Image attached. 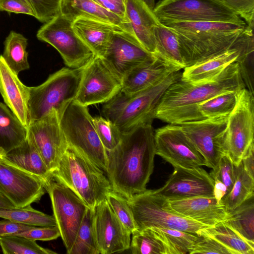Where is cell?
<instances>
[{
  "mask_svg": "<svg viewBox=\"0 0 254 254\" xmlns=\"http://www.w3.org/2000/svg\"><path fill=\"white\" fill-rule=\"evenodd\" d=\"M72 22L61 14L44 23L37 38L55 48L70 68L82 69L95 55L74 31Z\"/></svg>",
  "mask_w": 254,
  "mask_h": 254,
  "instance_id": "obj_11",
  "label": "cell"
},
{
  "mask_svg": "<svg viewBox=\"0 0 254 254\" xmlns=\"http://www.w3.org/2000/svg\"><path fill=\"white\" fill-rule=\"evenodd\" d=\"M226 221L244 238L254 243V195L229 212Z\"/></svg>",
  "mask_w": 254,
  "mask_h": 254,
  "instance_id": "obj_33",
  "label": "cell"
},
{
  "mask_svg": "<svg viewBox=\"0 0 254 254\" xmlns=\"http://www.w3.org/2000/svg\"><path fill=\"white\" fill-rule=\"evenodd\" d=\"M193 254H234L217 240L205 235H201L190 252Z\"/></svg>",
  "mask_w": 254,
  "mask_h": 254,
  "instance_id": "obj_45",
  "label": "cell"
},
{
  "mask_svg": "<svg viewBox=\"0 0 254 254\" xmlns=\"http://www.w3.org/2000/svg\"><path fill=\"white\" fill-rule=\"evenodd\" d=\"M238 92H226L213 97L198 105V111L204 118L229 115L237 101Z\"/></svg>",
  "mask_w": 254,
  "mask_h": 254,
  "instance_id": "obj_39",
  "label": "cell"
},
{
  "mask_svg": "<svg viewBox=\"0 0 254 254\" xmlns=\"http://www.w3.org/2000/svg\"><path fill=\"white\" fill-rule=\"evenodd\" d=\"M106 199L114 213L131 234L138 231L127 198L111 190L107 194Z\"/></svg>",
  "mask_w": 254,
  "mask_h": 254,
  "instance_id": "obj_41",
  "label": "cell"
},
{
  "mask_svg": "<svg viewBox=\"0 0 254 254\" xmlns=\"http://www.w3.org/2000/svg\"><path fill=\"white\" fill-rule=\"evenodd\" d=\"M94 209L87 207L69 254H99L94 232Z\"/></svg>",
  "mask_w": 254,
  "mask_h": 254,
  "instance_id": "obj_37",
  "label": "cell"
},
{
  "mask_svg": "<svg viewBox=\"0 0 254 254\" xmlns=\"http://www.w3.org/2000/svg\"><path fill=\"white\" fill-rule=\"evenodd\" d=\"M3 157V156H2V155L0 154V157Z\"/></svg>",
  "mask_w": 254,
  "mask_h": 254,
  "instance_id": "obj_55",
  "label": "cell"
},
{
  "mask_svg": "<svg viewBox=\"0 0 254 254\" xmlns=\"http://www.w3.org/2000/svg\"><path fill=\"white\" fill-rule=\"evenodd\" d=\"M107 10L122 19L128 20L126 16V0H93Z\"/></svg>",
  "mask_w": 254,
  "mask_h": 254,
  "instance_id": "obj_49",
  "label": "cell"
},
{
  "mask_svg": "<svg viewBox=\"0 0 254 254\" xmlns=\"http://www.w3.org/2000/svg\"><path fill=\"white\" fill-rule=\"evenodd\" d=\"M105 172L78 151L68 146L53 180L72 190L89 208L94 209L112 190Z\"/></svg>",
  "mask_w": 254,
  "mask_h": 254,
  "instance_id": "obj_5",
  "label": "cell"
},
{
  "mask_svg": "<svg viewBox=\"0 0 254 254\" xmlns=\"http://www.w3.org/2000/svg\"><path fill=\"white\" fill-rule=\"evenodd\" d=\"M82 69L63 67L50 74L41 84L30 87L28 103L30 123L41 118L53 109L61 118L75 99Z\"/></svg>",
  "mask_w": 254,
  "mask_h": 254,
  "instance_id": "obj_6",
  "label": "cell"
},
{
  "mask_svg": "<svg viewBox=\"0 0 254 254\" xmlns=\"http://www.w3.org/2000/svg\"><path fill=\"white\" fill-rule=\"evenodd\" d=\"M181 76L179 70L140 91L128 94L120 91L104 104L102 108L103 115L122 134L142 125H152L162 96L167 88L180 79Z\"/></svg>",
  "mask_w": 254,
  "mask_h": 254,
  "instance_id": "obj_4",
  "label": "cell"
},
{
  "mask_svg": "<svg viewBox=\"0 0 254 254\" xmlns=\"http://www.w3.org/2000/svg\"><path fill=\"white\" fill-rule=\"evenodd\" d=\"M182 68L156 56L151 63L137 67L128 72L121 80V91L132 94L145 89L170 74Z\"/></svg>",
  "mask_w": 254,
  "mask_h": 254,
  "instance_id": "obj_23",
  "label": "cell"
},
{
  "mask_svg": "<svg viewBox=\"0 0 254 254\" xmlns=\"http://www.w3.org/2000/svg\"><path fill=\"white\" fill-rule=\"evenodd\" d=\"M99 138L107 151L114 149L120 142L122 133L110 121L101 116L93 117Z\"/></svg>",
  "mask_w": 254,
  "mask_h": 254,
  "instance_id": "obj_42",
  "label": "cell"
},
{
  "mask_svg": "<svg viewBox=\"0 0 254 254\" xmlns=\"http://www.w3.org/2000/svg\"><path fill=\"white\" fill-rule=\"evenodd\" d=\"M60 122L68 146L105 172L107 151L99 138L87 107L72 101L61 116Z\"/></svg>",
  "mask_w": 254,
  "mask_h": 254,
  "instance_id": "obj_8",
  "label": "cell"
},
{
  "mask_svg": "<svg viewBox=\"0 0 254 254\" xmlns=\"http://www.w3.org/2000/svg\"><path fill=\"white\" fill-rule=\"evenodd\" d=\"M60 14L72 22L79 17L91 18L118 26L133 34L129 21L107 10L93 0H62Z\"/></svg>",
  "mask_w": 254,
  "mask_h": 254,
  "instance_id": "obj_27",
  "label": "cell"
},
{
  "mask_svg": "<svg viewBox=\"0 0 254 254\" xmlns=\"http://www.w3.org/2000/svg\"><path fill=\"white\" fill-rule=\"evenodd\" d=\"M155 153L174 167L206 166L203 156L179 125L169 124L154 131Z\"/></svg>",
  "mask_w": 254,
  "mask_h": 254,
  "instance_id": "obj_16",
  "label": "cell"
},
{
  "mask_svg": "<svg viewBox=\"0 0 254 254\" xmlns=\"http://www.w3.org/2000/svg\"><path fill=\"white\" fill-rule=\"evenodd\" d=\"M0 218L30 226H57L53 215L35 209L31 205L23 208H0Z\"/></svg>",
  "mask_w": 254,
  "mask_h": 254,
  "instance_id": "obj_36",
  "label": "cell"
},
{
  "mask_svg": "<svg viewBox=\"0 0 254 254\" xmlns=\"http://www.w3.org/2000/svg\"><path fill=\"white\" fill-rule=\"evenodd\" d=\"M0 246L4 254H57L40 246L35 240L17 235L0 237Z\"/></svg>",
  "mask_w": 254,
  "mask_h": 254,
  "instance_id": "obj_40",
  "label": "cell"
},
{
  "mask_svg": "<svg viewBox=\"0 0 254 254\" xmlns=\"http://www.w3.org/2000/svg\"><path fill=\"white\" fill-rule=\"evenodd\" d=\"M228 117L223 115L179 125L203 156L206 166L212 169L209 174L213 179L225 155L224 144Z\"/></svg>",
  "mask_w": 254,
  "mask_h": 254,
  "instance_id": "obj_12",
  "label": "cell"
},
{
  "mask_svg": "<svg viewBox=\"0 0 254 254\" xmlns=\"http://www.w3.org/2000/svg\"><path fill=\"white\" fill-rule=\"evenodd\" d=\"M138 231L149 228L173 229L200 236L208 226L172 211L167 199L155 190H146L127 199Z\"/></svg>",
  "mask_w": 254,
  "mask_h": 254,
  "instance_id": "obj_7",
  "label": "cell"
},
{
  "mask_svg": "<svg viewBox=\"0 0 254 254\" xmlns=\"http://www.w3.org/2000/svg\"><path fill=\"white\" fill-rule=\"evenodd\" d=\"M156 58L142 46L133 33L118 29L112 33L101 58L122 80L132 69L149 64Z\"/></svg>",
  "mask_w": 254,
  "mask_h": 254,
  "instance_id": "obj_15",
  "label": "cell"
},
{
  "mask_svg": "<svg viewBox=\"0 0 254 254\" xmlns=\"http://www.w3.org/2000/svg\"><path fill=\"white\" fill-rule=\"evenodd\" d=\"M72 26L83 42L96 56L101 58L105 54L113 32L124 30L111 23L86 17L77 18L72 22Z\"/></svg>",
  "mask_w": 254,
  "mask_h": 254,
  "instance_id": "obj_25",
  "label": "cell"
},
{
  "mask_svg": "<svg viewBox=\"0 0 254 254\" xmlns=\"http://www.w3.org/2000/svg\"><path fill=\"white\" fill-rule=\"evenodd\" d=\"M28 130L52 174L68 147L57 111L53 109L41 118L30 122Z\"/></svg>",
  "mask_w": 254,
  "mask_h": 254,
  "instance_id": "obj_18",
  "label": "cell"
},
{
  "mask_svg": "<svg viewBox=\"0 0 254 254\" xmlns=\"http://www.w3.org/2000/svg\"><path fill=\"white\" fill-rule=\"evenodd\" d=\"M154 229L167 245L170 254H189L200 236L185 231L169 228Z\"/></svg>",
  "mask_w": 254,
  "mask_h": 254,
  "instance_id": "obj_38",
  "label": "cell"
},
{
  "mask_svg": "<svg viewBox=\"0 0 254 254\" xmlns=\"http://www.w3.org/2000/svg\"><path fill=\"white\" fill-rule=\"evenodd\" d=\"M14 204L0 192V208H15Z\"/></svg>",
  "mask_w": 254,
  "mask_h": 254,
  "instance_id": "obj_53",
  "label": "cell"
},
{
  "mask_svg": "<svg viewBox=\"0 0 254 254\" xmlns=\"http://www.w3.org/2000/svg\"><path fill=\"white\" fill-rule=\"evenodd\" d=\"M213 187L214 197L218 203H221L223 198L228 193L227 189L223 183L218 179H215Z\"/></svg>",
  "mask_w": 254,
  "mask_h": 254,
  "instance_id": "obj_52",
  "label": "cell"
},
{
  "mask_svg": "<svg viewBox=\"0 0 254 254\" xmlns=\"http://www.w3.org/2000/svg\"><path fill=\"white\" fill-rule=\"evenodd\" d=\"M107 154L105 172L113 190L127 199L145 191L156 155L152 125L122 134L119 144Z\"/></svg>",
  "mask_w": 254,
  "mask_h": 254,
  "instance_id": "obj_1",
  "label": "cell"
},
{
  "mask_svg": "<svg viewBox=\"0 0 254 254\" xmlns=\"http://www.w3.org/2000/svg\"><path fill=\"white\" fill-rule=\"evenodd\" d=\"M254 178H252L241 162L237 166V176L231 191L222 199L229 212L241 204L249 197L254 195Z\"/></svg>",
  "mask_w": 254,
  "mask_h": 254,
  "instance_id": "obj_34",
  "label": "cell"
},
{
  "mask_svg": "<svg viewBox=\"0 0 254 254\" xmlns=\"http://www.w3.org/2000/svg\"><path fill=\"white\" fill-rule=\"evenodd\" d=\"M93 226L100 254L120 253L129 249L131 233L114 213L106 198L94 208Z\"/></svg>",
  "mask_w": 254,
  "mask_h": 254,
  "instance_id": "obj_20",
  "label": "cell"
},
{
  "mask_svg": "<svg viewBox=\"0 0 254 254\" xmlns=\"http://www.w3.org/2000/svg\"><path fill=\"white\" fill-rule=\"evenodd\" d=\"M132 234L129 248L132 254H170L164 241L154 229L146 228Z\"/></svg>",
  "mask_w": 254,
  "mask_h": 254,
  "instance_id": "obj_35",
  "label": "cell"
},
{
  "mask_svg": "<svg viewBox=\"0 0 254 254\" xmlns=\"http://www.w3.org/2000/svg\"><path fill=\"white\" fill-rule=\"evenodd\" d=\"M28 128L5 104L0 102V153L5 156L26 138Z\"/></svg>",
  "mask_w": 254,
  "mask_h": 254,
  "instance_id": "obj_29",
  "label": "cell"
},
{
  "mask_svg": "<svg viewBox=\"0 0 254 254\" xmlns=\"http://www.w3.org/2000/svg\"><path fill=\"white\" fill-rule=\"evenodd\" d=\"M126 16L138 41L156 56L154 28L159 21L153 10L141 0H126Z\"/></svg>",
  "mask_w": 254,
  "mask_h": 254,
  "instance_id": "obj_24",
  "label": "cell"
},
{
  "mask_svg": "<svg viewBox=\"0 0 254 254\" xmlns=\"http://www.w3.org/2000/svg\"><path fill=\"white\" fill-rule=\"evenodd\" d=\"M236 105L229 115L224 139V151L236 166L254 143V97L246 88L236 94Z\"/></svg>",
  "mask_w": 254,
  "mask_h": 254,
  "instance_id": "obj_9",
  "label": "cell"
},
{
  "mask_svg": "<svg viewBox=\"0 0 254 254\" xmlns=\"http://www.w3.org/2000/svg\"><path fill=\"white\" fill-rule=\"evenodd\" d=\"M201 235L217 240L234 254H254V243L244 238L226 221L204 228L201 231Z\"/></svg>",
  "mask_w": 254,
  "mask_h": 254,
  "instance_id": "obj_30",
  "label": "cell"
},
{
  "mask_svg": "<svg viewBox=\"0 0 254 254\" xmlns=\"http://www.w3.org/2000/svg\"><path fill=\"white\" fill-rule=\"evenodd\" d=\"M39 21L45 23L60 14L62 0H27Z\"/></svg>",
  "mask_w": 254,
  "mask_h": 254,
  "instance_id": "obj_43",
  "label": "cell"
},
{
  "mask_svg": "<svg viewBox=\"0 0 254 254\" xmlns=\"http://www.w3.org/2000/svg\"><path fill=\"white\" fill-rule=\"evenodd\" d=\"M32 226L4 219L0 220V237L17 235L30 228Z\"/></svg>",
  "mask_w": 254,
  "mask_h": 254,
  "instance_id": "obj_50",
  "label": "cell"
},
{
  "mask_svg": "<svg viewBox=\"0 0 254 254\" xmlns=\"http://www.w3.org/2000/svg\"><path fill=\"white\" fill-rule=\"evenodd\" d=\"M176 34L185 67L237 49L246 23L214 21H159Z\"/></svg>",
  "mask_w": 254,
  "mask_h": 254,
  "instance_id": "obj_3",
  "label": "cell"
},
{
  "mask_svg": "<svg viewBox=\"0 0 254 254\" xmlns=\"http://www.w3.org/2000/svg\"><path fill=\"white\" fill-rule=\"evenodd\" d=\"M64 244L69 254L87 207L70 189L53 181L46 189Z\"/></svg>",
  "mask_w": 254,
  "mask_h": 254,
  "instance_id": "obj_13",
  "label": "cell"
},
{
  "mask_svg": "<svg viewBox=\"0 0 254 254\" xmlns=\"http://www.w3.org/2000/svg\"><path fill=\"white\" fill-rule=\"evenodd\" d=\"M22 13L35 17V14L27 0H0V11Z\"/></svg>",
  "mask_w": 254,
  "mask_h": 254,
  "instance_id": "obj_48",
  "label": "cell"
},
{
  "mask_svg": "<svg viewBox=\"0 0 254 254\" xmlns=\"http://www.w3.org/2000/svg\"><path fill=\"white\" fill-rule=\"evenodd\" d=\"M17 235L23 236L35 241H51L60 237V232L57 226H35L19 233Z\"/></svg>",
  "mask_w": 254,
  "mask_h": 254,
  "instance_id": "obj_47",
  "label": "cell"
},
{
  "mask_svg": "<svg viewBox=\"0 0 254 254\" xmlns=\"http://www.w3.org/2000/svg\"><path fill=\"white\" fill-rule=\"evenodd\" d=\"M240 55L237 49H232L191 66L185 67L181 80L193 83L207 82L214 79Z\"/></svg>",
  "mask_w": 254,
  "mask_h": 254,
  "instance_id": "obj_28",
  "label": "cell"
},
{
  "mask_svg": "<svg viewBox=\"0 0 254 254\" xmlns=\"http://www.w3.org/2000/svg\"><path fill=\"white\" fill-rule=\"evenodd\" d=\"M166 183L156 191L168 200L197 196L213 197L214 180L204 169L198 167H175Z\"/></svg>",
  "mask_w": 254,
  "mask_h": 254,
  "instance_id": "obj_19",
  "label": "cell"
},
{
  "mask_svg": "<svg viewBox=\"0 0 254 254\" xmlns=\"http://www.w3.org/2000/svg\"><path fill=\"white\" fill-rule=\"evenodd\" d=\"M28 40L23 35L11 31L4 42L1 55L8 66L17 75L29 68L26 47Z\"/></svg>",
  "mask_w": 254,
  "mask_h": 254,
  "instance_id": "obj_32",
  "label": "cell"
},
{
  "mask_svg": "<svg viewBox=\"0 0 254 254\" xmlns=\"http://www.w3.org/2000/svg\"><path fill=\"white\" fill-rule=\"evenodd\" d=\"M236 176L237 166L227 155H223L221 159L218 170L213 179H218L223 183L227 189L228 193L235 184Z\"/></svg>",
  "mask_w": 254,
  "mask_h": 254,
  "instance_id": "obj_46",
  "label": "cell"
},
{
  "mask_svg": "<svg viewBox=\"0 0 254 254\" xmlns=\"http://www.w3.org/2000/svg\"><path fill=\"white\" fill-rule=\"evenodd\" d=\"M42 182L5 156L0 158V192L16 208L39 201L45 193Z\"/></svg>",
  "mask_w": 254,
  "mask_h": 254,
  "instance_id": "obj_17",
  "label": "cell"
},
{
  "mask_svg": "<svg viewBox=\"0 0 254 254\" xmlns=\"http://www.w3.org/2000/svg\"><path fill=\"white\" fill-rule=\"evenodd\" d=\"M240 17L246 24L254 27V0H216Z\"/></svg>",
  "mask_w": 254,
  "mask_h": 254,
  "instance_id": "obj_44",
  "label": "cell"
},
{
  "mask_svg": "<svg viewBox=\"0 0 254 254\" xmlns=\"http://www.w3.org/2000/svg\"><path fill=\"white\" fill-rule=\"evenodd\" d=\"M245 170L254 178V145L252 144L242 160Z\"/></svg>",
  "mask_w": 254,
  "mask_h": 254,
  "instance_id": "obj_51",
  "label": "cell"
},
{
  "mask_svg": "<svg viewBox=\"0 0 254 254\" xmlns=\"http://www.w3.org/2000/svg\"><path fill=\"white\" fill-rule=\"evenodd\" d=\"M5 157L37 177L44 185L46 190L54 181L52 174L48 169L28 130L25 140Z\"/></svg>",
  "mask_w": 254,
  "mask_h": 254,
  "instance_id": "obj_26",
  "label": "cell"
},
{
  "mask_svg": "<svg viewBox=\"0 0 254 254\" xmlns=\"http://www.w3.org/2000/svg\"><path fill=\"white\" fill-rule=\"evenodd\" d=\"M143 2H144L147 6L151 9V10H153L154 6L155 5V0H141Z\"/></svg>",
  "mask_w": 254,
  "mask_h": 254,
  "instance_id": "obj_54",
  "label": "cell"
},
{
  "mask_svg": "<svg viewBox=\"0 0 254 254\" xmlns=\"http://www.w3.org/2000/svg\"><path fill=\"white\" fill-rule=\"evenodd\" d=\"M30 87L25 85L0 56V93L5 105L28 128Z\"/></svg>",
  "mask_w": 254,
  "mask_h": 254,
  "instance_id": "obj_22",
  "label": "cell"
},
{
  "mask_svg": "<svg viewBox=\"0 0 254 254\" xmlns=\"http://www.w3.org/2000/svg\"><path fill=\"white\" fill-rule=\"evenodd\" d=\"M121 87V80L101 57L95 55L82 69L79 88L74 101L86 107L105 103L120 91Z\"/></svg>",
  "mask_w": 254,
  "mask_h": 254,
  "instance_id": "obj_14",
  "label": "cell"
},
{
  "mask_svg": "<svg viewBox=\"0 0 254 254\" xmlns=\"http://www.w3.org/2000/svg\"><path fill=\"white\" fill-rule=\"evenodd\" d=\"M153 11L159 21L245 22L216 0H160Z\"/></svg>",
  "mask_w": 254,
  "mask_h": 254,
  "instance_id": "obj_10",
  "label": "cell"
},
{
  "mask_svg": "<svg viewBox=\"0 0 254 254\" xmlns=\"http://www.w3.org/2000/svg\"><path fill=\"white\" fill-rule=\"evenodd\" d=\"M168 201L174 212L208 227L226 221L228 216L224 204L218 203L214 197L197 196Z\"/></svg>",
  "mask_w": 254,
  "mask_h": 254,
  "instance_id": "obj_21",
  "label": "cell"
},
{
  "mask_svg": "<svg viewBox=\"0 0 254 254\" xmlns=\"http://www.w3.org/2000/svg\"><path fill=\"white\" fill-rule=\"evenodd\" d=\"M246 88L239 65L234 62L211 80L193 83L181 79L165 91L158 105L155 119L170 124L205 119L198 111V105L221 93L238 92Z\"/></svg>",
  "mask_w": 254,
  "mask_h": 254,
  "instance_id": "obj_2",
  "label": "cell"
},
{
  "mask_svg": "<svg viewBox=\"0 0 254 254\" xmlns=\"http://www.w3.org/2000/svg\"><path fill=\"white\" fill-rule=\"evenodd\" d=\"M156 56L173 64L184 68L178 39L176 34L171 28L159 22L154 28Z\"/></svg>",
  "mask_w": 254,
  "mask_h": 254,
  "instance_id": "obj_31",
  "label": "cell"
}]
</instances>
